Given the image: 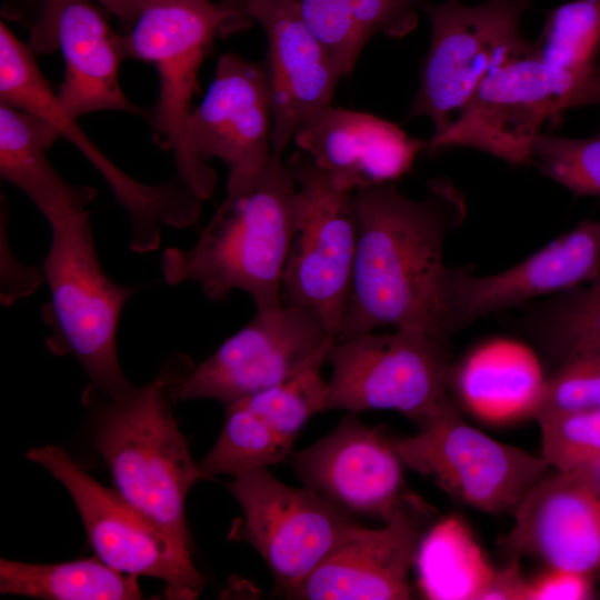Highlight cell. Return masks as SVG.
<instances>
[{"label": "cell", "instance_id": "6da1fadb", "mask_svg": "<svg viewBox=\"0 0 600 600\" xmlns=\"http://www.w3.org/2000/svg\"><path fill=\"white\" fill-rule=\"evenodd\" d=\"M430 194L413 200L392 182L354 191L359 236L343 339L384 326L418 328L446 339L447 232L466 213L461 193L446 179L428 183Z\"/></svg>", "mask_w": 600, "mask_h": 600}, {"label": "cell", "instance_id": "7a4b0ae2", "mask_svg": "<svg viewBox=\"0 0 600 600\" xmlns=\"http://www.w3.org/2000/svg\"><path fill=\"white\" fill-rule=\"evenodd\" d=\"M297 217L296 179L282 156L272 153L254 179L227 191L190 249L163 251L162 276L170 286L196 283L211 301L239 290L250 296L257 312L278 311Z\"/></svg>", "mask_w": 600, "mask_h": 600}, {"label": "cell", "instance_id": "3957f363", "mask_svg": "<svg viewBox=\"0 0 600 600\" xmlns=\"http://www.w3.org/2000/svg\"><path fill=\"white\" fill-rule=\"evenodd\" d=\"M190 369L164 368L147 384L107 397L94 437L114 490L187 548L186 499L197 481L209 479L193 461L171 407L173 389Z\"/></svg>", "mask_w": 600, "mask_h": 600}, {"label": "cell", "instance_id": "277c9868", "mask_svg": "<svg viewBox=\"0 0 600 600\" xmlns=\"http://www.w3.org/2000/svg\"><path fill=\"white\" fill-rule=\"evenodd\" d=\"M248 20L221 2L154 0L121 38L124 59L156 66L160 87L149 122L152 140L173 153L177 178L202 201L213 194L217 174L194 157L187 137L198 73L214 39L246 27Z\"/></svg>", "mask_w": 600, "mask_h": 600}, {"label": "cell", "instance_id": "5b68a950", "mask_svg": "<svg viewBox=\"0 0 600 600\" xmlns=\"http://www.w3.org/2000/svg\"><path fill=\"white\" fill-rule=\"evenodd\" d=\"M51 232L42 263L50 292L41 308L50 329L47 348L77 359L96 391L119 396L132 386L118 359V328L139 286L119 283L103 270L87 210L51 227Z\"/></svg>", "mask_w": 600, "mask_h": 600}, {"label": "cell", "instance_id": "8992f818", "mask_svg": "<svg viewBox=\"0 0 600 600\" xmlns=\"http://www.w3.org/2000/svg\"><path fill=\"white\" fill-rule=\"evenodd\" d=\"M600 106V74L546 62L534 54L500 64L447 129L428 141L429 153L473 148L511 166L532 163V146L546 122L558 127L576 107Z\"/></svg>", "mask_w": 600, "mask_h": 600}, {"label": "cell", "instance_id": "52a82bcc", "mask_svg": "<svg viewBox=\"0 0 600 600\" xmlns=\"http://www.w3.org/2000/svg\"><path fill=\"white\" fill-rule=\"evenodd\" d=\"M324 411L394 410L419 424L454 401L446 339L418 328L334 339Z\"/></svg>", "mask_w": 600, "mask_h": 600}, {"label": "cell", "instance_id": "ba28073f", "mask_svg": "<svg viewBox=\"0 0 600 600\" xmlns=\"http://www.w3.org/2000/svg\"><path fill=\"white\" fill-rule=\"evenodd\" d=\"M533 0H487L464 6L459 0H418L431 26V43L420 66V83L407 119L424 116L434 133L450 124V114L469 101L493 68L533 54L520 33L521 17Z\"/></svg>", "mask_w": 600, "mask_h": 600}, {"label": "cell", "instance_id": "9c48e42d", "mask_svg": "<svg viewBox=\"0 0 600 600\" xmlns=\"http://www.w3.org/2000/svg\"><path fill=\"white\" fill-rule=\"evenodd\" d=\"M286 162L297 182L298 217L281 280L282 306L311 311L336 339L349 303L358 247L354 192L334 184L299 149Z\"/></svg>", "mask_w": 600, "mask_h": 600}, {"label": "cell", "instance_id": "30bf717a", "mask_svg": "<svg viewBox=\"0 0 600 600\" xmlns=\"http://www.w3.org/2000/svg\"><path fill=\"white\" fill-rule=\"evenodd\" d=\"M227 488L241 508L229 539L251 544L283 592L367 529L343 508L307 487L281 482L268 468L234 474Z\"/></svg>", "mask_w": 600, "mask_h": 600}, {"label": "cell", "instance_id": "8fae6325", "mask_svg": "<svg viewBox=\"0 0 600 600\" xmlns=\"http://www.w3.org/2000/svg\"><path fill=\"white\" fill-rule=\"evenodd\" d=\"M420 426L414 436L391 439L403 464L478 510L513 511L551 470L541 454L470 426L456 403Z\"/></svg>", "mask_w": 600, "mask_h": 600}, {"label": "cell", "instance_id": "7c38bea8", "mask_svg": "<svg viewBox=\"0 0 600 600\" xmlns=\"http://www.w3.org/2000/svg\"><path fill=\"white\" fill-rule=\"evenodd\" d=\"M34 53L2 22L0 24V104L28 110L50 121L106 179L131 222L130 248L144 253L159 248L161 226L177 229L198 223L201 200L179 179L160 184L139 182L124 173L59 109L56 92L42 74Z\"/></svg>", "mask_w": 600, "mask_h": 600}, {"label": "cell", "instance_id": "4fadbf2b", "mask_svg": "<svg viewBox=\"0 0 600 600\" xmlns=\"http://www.w3.org/2000/svg\"><path fill=\"white\" fill-rule=\"evenodd\" d=\"M27 458L42 466L70 493L96 556L132 576L162 580L174 599H194L204 586L191 549L134 509L116 490L100 484L61 448L36 447Z\"/></svg>", "mask_w": 600, "mask_h": 600}, {"label": "cell", "instance_id": "5bb4252c", "mask_svg": "<svg viewBox=\"0 0 600 600\" xmlns=\"http://www.w3.org/2000/svg\"><path fill=\"white\" fill-rule=\"evenodd\" d=\"M332 338L299 307L257 314L174 387L176 401L212 399L226 407L264 391L299 370Z\"/></svg>", "mask_w": 600, "mask_h": 600}, {"label": "cell", "instance_id": "9a60e30c", "mask_svg": "<svg viewBox=\"0 0 600 600\" xmlns=\"http://www.w3.org/2000/svg\"><path fill=\"white\" fill-rule=\"evenodd\" d=\"M271 94L263 62L222 54L214 78L187 121L194 157L217 158L228 168L227 191L254 179L272 157Z\"/></svg>", "mask_w": 600, "mask_h": 600}, {"label": "cell", "instance_id": "2e32d148", "mask_svg": "<svg viewBox=\"0 0 600 600\" xmlns=\"http://www.w3.org/2000/svg\"><path fill=\"white\" fill-rule=\"evenodd\" d=\"M121 38L90 0L42 1L28 46L34 54L61 52L64 74L56 101L67 118L124 111L150 122L151 112L134 104L121 89Z\"/></svg>", "mask_w": 600, "mask_h": 600}, {"label": "cell", "instance_id": "e0dca14e", "mask_svg": "<svg viewBox=\"0 0 600 600\" xmlns=\"http://www.w3.org/2000/svg\"><path fill=\"white\" fill-rule=\"evenodd\" d=\"M258 21L267 38L263 62L271 94L272 153L282 156L316 110L331 104L340 79L327 52L308 27L300 0H220Z\"/></svg>", "mask_w": 600, "mask_h": 600}, {"label": "cell", "instance_id": "ac0fdd59", "mask_svg": "<svg viewBox=\"0 0 600 600\" xmlns=\"http://www.w3.org/2000/svg\"><path fill=\"white\" fill-rule=\"evenodd\" d=\"M504 543L513 558L533 557L600 580V473L551 469L521 499Z\"/></svg>", "mask_w": 600, "mask_h": 600}, {"label": "cell", "instance_id": "d6986e66", "mask_svg": "<svg viewBox=\"0 0 600 600\" xmlns=\"http://www.w3.org/2000/svg\"><path fill=\"white\" fill-rule=\"evenodd\" d=\"M430 508L410 492L379 529L333 550L310 574L284 592L304 600H404L409 572Z\"/></svg>", "mask_w": 600, "mask_h": 600}, {"label": "cell", "instance_id": "ffe728a7", "mask_svg": "<svg viewBox=\"0 0 600 600\" xmlns=\"http://www.w3.org/2000/svg\"><path fill=\"white\" fill-rule=\"evenodd\" d=\"M600 274V220H584L513 267L484 277L450 269L449 336L478 318L573 290Z\"/></svg>", "mask_w": 600, "mask_h": 600}, {"label": "cell", "instance_id": "44dd1931", "mask_svg": "<svg viewBox=\"0 0 600 600\" xmlns=\"http://www.w3.org/2000/svg\"><path fill=\"white\" fill-rule=\"evenodd\" d=\"M304 486L341 508L383 521L408 497L403 462L378 429L347 413L337 428L291 456Z\"/></svg>", "mask_w": 600, "mask_h": 600}, {"label": "cell", "instance_id": "7402d4cb", "mask_svg": "<svg viewBox=\"0 0 600 600\" xmlns=\"http://www.w3.org/2000/svg\"><path fill=\"white\" fill-rule=\"evenodd\" d=\"M293 140L334 184L351 192L401 178L428 146L386 119L331 104L312 112Z\"/></svg>", "mask_w": 600, "mask_h": 600}, {"label": "cell", "instance_id": "603a6c76", "mask_svg": "<svg viewBox=\"0 0 600 600\" xmlns=\"http://www.w3.org/2000/svg\"><path fill=\"white\" fill-rule=\"evenodd\" d=\"M60 138L43 117L0 104V176L33 202L50 227L86 211L97 196L91 187L70 184L51 166L47 152Z\"/></svg>", "mask_w": 600, "mask_h": 600}, {"label": "cell", "instance_id": "cb8c5ba5", "mask_svg": "<svg viewBox=\"0 0 600 600\" xmlns=\"http://www.w3.org/2000/svg\"><path fill=\"white\" fill-rule=\"evenodd\" d=\"M547 378L534 354L513 342H493L452 369L451 388L479 420L507 424L534 419Z\"/></svg>", "mask_w": 600, "mask_h": 600}, {"label": "cell", "instance_id": "d4e9b609", "mask_svg": "<svg viewBox=\"0 0 600 600\" xmlns=\"http://www.w3.org/2000/svg\"><path fill=\"white\" fill-rule=\"evenodd\" d=\"M418 0H300L303 18L340 78L377 33L401 38L418 22Z\"/></svg>", "mask_w": 600, "mask_h": 600}, {"label": "cell", "instance_id": "484cf974", "mask_svg": "<svg viewBox=\"0 0 600 600\" xmlns=\"http://www.w3.org/2000/svg\"><path fill=\"white\" fill-rule=\"evenodd\" d=\"M413 567L421 594L432 600H483L497 570L458 516L422 534Z\"/></svg>", "mask_w": 600, "mask_h": 600}, {"label": "cell", "instance_id": "4316f807", "mask_svg": "<svg viewBox=\"0 0 600 600\" xmlns=\"http://www.w3.org/2000/svg\"><path fill=\"white\" fill-rule=\"evenodd\" d=\"M137 576L120 572L97 556L60 563L0 560V591L49 600H134Z\"/></svg>", "mask_w": 600, "mask_h": 600}, {"label": "cell", "instance_id": "83f0119b", "mask_svg": "<svg viewBox=\"0 0 600 600\" xmlns=\"http://www.w3.org/2000/svg\"><path fill=\"white\" fill-rule=\"evenodd\" d=\"M292 444L293 440L238 401L226 407L220 434L199 467L209 479L268 468L287 459L291 454Z\"/></svg>", "mask_w": 600, "mask_h": 600}, {"label": "cell", "instance_id": "f1b7e54d", "mask_svg": "<svg viewBox=\"0 0 600 600\" xmlns=\"http://www.w3.org/2000/svg\"><path fill=\"white\" fill-rule=\"evenodd\" d=\"M533 54L559 67L600 74V0H572L549 10Z\"/></svg>", "mask_w": 600, "mask_h": 600}, {"label": "cell", "instance_id": "f546056e", "mask_svg": "<svg viewBox=\"0 0 600 600\" xmlns=\"http://www.w3.org/2000/svg\"><path fill=\"white\" fill-rule=\"evenodd\" d=\"M334 338H329L310 359L282 382L242 400L277 431L294 440L306 422L324 411L328 380L321 374Z\"/></svg>", "mask_w": 600, "mask_h": 600}, {"label": "cell", "instance_id": "4dcf8cb0", "mask_svg": "<svg viewBox=\"0 0 600 600\" xmlns=\"http://www.w3.org/2000/svg\"><path fill=\"white\" fill-rule=\"evenodd\" d=\"M541 456L551 469L600 473V408L537 421Z\"/></svg>", "mask_w": 600, "mask_h": 600}, {"label": "cell", "instance_id": "1f68e13d", "mask_svg": "<svg viewBox=\"0 0 600 600\" xmlns=\"http://www.w3.org/2000/svg\"><path fill=\"white\" fill-rule=\"evenodd\" d=\"M532 164L576 196L600 197V131L586 139L540 133Z\"/></svg>", "mask_w": 600, "mask_h": 600}, {"label": "cell", "instance_id": "d6a6232c", "mask_svg": "<svg viewBox=\"0 0 600 600\" xmlns=\"http://www.w3.org/2000/svg\"><path fill=\"white\" fill-rule=\"evenodd\" d=\"M600 408V349H573L546 380L534 420Z\"/></svg>", "mask_w": 600, "mask_h": 600}, {"label": "cell", "instance_id": "836d02e7", "mask_svg": "<svg viewBox=\"0 0 600 600\" xmlns=\"http://www.w3.org/2000/svg\"><path fill=\"white\" fill-rule=\"evenodd\" d=\"M548 329L563 354L573 349H600V274L561 301Z\"/></svg>", "mask_w": 600, "mask_h": 600}, {"label": "cell", "instance_id": "e575fe53", "mask_svg": "<svg viewBox=\"0 0 600 600\" xmlns=\"http://www.w3.org/2000/svg\"><path fill=\"white\" fill-rule=\"evenodd\" d=\"M594 581L581 573L547 567L528 579L524 600H582L592 596Z\"/></svg>", "mask_w": 600, "mask_h": 600}, {"label": "cell", "instance_id": "d590c367", "mask_svg": "<svg viewBox=\"0 0 600 600\" xmlns=\"http://www.w3.org/2000/svg\"><path fill=\"white\" fill-rule=\"evenodd\" d=\"M6 229V228H4ZM1 256H2V276L1 282L9 279L14 272V287L11 296V303L20 298L32 293L39 283L44 279L42 271H38L33 267H24L11 254L7 241L6 230L4 236L1 230Z\"/></svg>", "mask_w": 600, "mask_h": 600}, {"label": "cell", "instance_id": "8d00e7d4", "mask_svg": "<svg viewBox=\"0 0 600 600\" xmlns=\"http://www.w3.org/2000/svg\"><path fill=\"white\" fill-rule=\"evenodd\" d=\"M528 579L521 572L519 559L497 569L483 600H524Z\"/></svg>", "mask_w": 600, "mask_h": 600}, {"label": "cell", "instance_id": "74e56055", "mask_svg": "<svg viewBox=\"0 0 600 600\" xmlns=\"http://www.w3.org/2000/svg\"><path fill=\"white\" fill-rule=\"evenodd\" d=\"M130 30L141 12L154 0H96Z\"/></svg>", "mask_w": 600, "mask_h": 600}]
</instances>
